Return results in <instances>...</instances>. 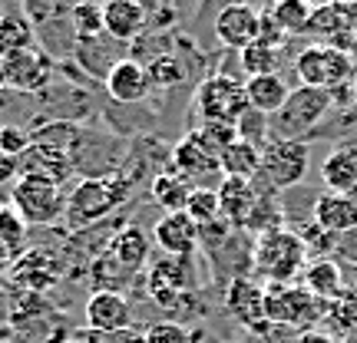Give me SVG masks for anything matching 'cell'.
Wrapping results in <instances>:
<instances>
[{
  "mask_svg": "<svg viewBox=\"0 0 357 343\" xmlns=\"http://www.w3.org/2000/svg\"><path fill=\"white\" fill-rule=\"evenodd\" d=\"M129 191H132V178L126 172H106V175H89L79 178L66 195V221L70 228H89L102 218H109L126 205Z\"/></svg>",
  "mask_w": 357,
  "mask_h": 343,
  "instance_id": "cell-1",
  "label": "cell"
},
{
  "mask_svg": "<svg viewBox=\"0 0 357 343\" xmlns=\"http://www.w3.org/2000/svg\"><path fill=\"white\" fill-rule=\"evenodd\" d=\"M307 261L311 255L305 248V238L284 225L258 234L255 248H252V267L255 274L265 278V284H298Z\"/></svg>",
  "mask_w": 357,
  "mask_h": 343,
  "instance_id": "cell-2",
  "label": "cell"
},
{
  "mask_svg": "<svg viewBox=\"0 0 357 343\" xmlns=\"http://www.w3.org/2000/svg\"><path fill=\"white\" fill-rule=\"evenodd\" d=\"M334 109V93L311 86H294L278 113L268 119V142H307Z\"/></svg>",
  "mask_w": 357,
  "mask_h": 343,
  "instance_id": "cell-3",
  "label": "cell"
},
{
  "mask_svg": "<svg viewBox=\"0 0 357 343\" xmlns=\"http://www.w3.org/2000/svg\"><path fill=\"white\" fill-rule=\"evenodd\" d=\"M195 113L199 122H215V126L238 129L248 115V96H245V79H235L229 73H212L195 86Z\"/></svg>",
  "mask_w": 357,
  "mask_h": 343,
  "instance_id": "cell-4",
  "label": "cell"
},
{
  "mask_svg": "<svg viewBox=\"0 0 357 343\" xmlns=\"http://www.w3.org/2000/svg\"><path fill=\"white\" fill-rule=\"evenodd\" d=\"M294 77L301 79V86L337 93V89H344L354 83L357 66L347 50L307 43V47H301V53L294 56Z\"/></svg>",
  "mask_w": 357,
  "mask_h": 343,
  "instance_id": "cell-5",
  "label": "cell"
},
{
  "mask_svg": "<svg viewBox=\"0 0 357 343\" xmlns=\"http://www.w3.org/2000/svg\"><path fill=\"white\" fill-rule=\"evenodd\" d=\"M10 208L20 215L26 228L53 225L66 212V191L43 175H20L10 189Z\"/></svg>",
  "mask_w": 357,
  "mask_h": 343,
  "instance_id": "cell-6",
  "label": "cell"
},
{
  "mask_svg": "<svg viewBox=\"0 0 357 343\" xmlns=\"http://www.w3.org/2000/svg\"><path fill=\"white\" fill-rule=\"evenodd\" d=\"M328 304L301 287V284H265V317L268 324H284L294 330H307L324 317Z\"/></svg>",
  "mask_w": 357,
  "mask_h": 343,
  "instance_id": "cell-7",
  "label": "cell"
},
{
  "mask_svg": "<svg viewBox=\"0 0 357 343\" xmlns=\"http://www.w3.org/2000/svg\"><path fill=\"white\" fill-rule=\"evenodd\" d=\"M307 168H311L307 142H268L261 149V172L255 182L271 191H284L301 185Z\"/></svg>",
  "mask_w": 357,
  "mask_h": 343,
  "instance_id": "cell-8",
  "label": "cell"
},
{
  "mask_svg": "<svg viewBox=\"0 0 357 343\" xmlns=\"http://www.w3.org/2000/svg\"><path fill=\"white\" fill-rule=\"evenodd\" d=\"M192 291H195L192 257H185V261H178V257H159V261L149 264L146 294H149L153 304H159L162 310H178Z\"/></svg>",
  "mask_w": 357,
  "mask_h": 343,
  "instance_id": "cell-9",
  "label": "cell"
},
{
  "mask_svg": "<svg viewBox=\"0 0 357 343\" xmlns=\"http://www.w3.org/2000/svg\"><path fill=\"white\" fill-rule=\"evenodd\" d=\"M60 278H63V257H56L47 248H26L24 255L7 267L10 287H17L20 294H33V297L53 291L60 284Z\"/></svg>",
  "mask_w": 357,
  "mask_h": 343,
  "instance_id": "cell-10",
  "label": "cell"
},
{
  "mask_svg": "<svg viewBox=\"0 0 357 343\" xmlns=\"http://www.w3.org/2000/svg\"><path fill=\"white\" fill-rule=\"evenodd\" d=\"M225 310L252 333H268V327H271L265 317V287L258 280H252L248 274H238V278L229 280Z\"/></svg>",
  "mask_w": 357,
  "mask_h": 343,
  "instance_id": "cell-11",
  "label": "cell"
},
{
  "mask_svg": "<svg viewBox=\"0 0 357 343\" xmlns=\"http://www.w3.org/2000/svg\"><path fill=\"white\" fill-rule=\"evenodd\" d=\"M258 20H261V10L252 7V3H229L215 13V40L225 47V50L242 53L245 47H252L258 40Z\"/></svg>",
  "mask_w": 357,
  "mask_h": 343,
  "instance_id": "cell-12",
  "label": "cell"
},
{
  "mask_svg": "<svg viewBox=\"0 0 357 343\" xmlns=\"http://www.w3.org/2000/svg\"><path fill=\"white\" fill-rule=\"evenodd\" d=\"M0 73H3V86L20 89V93H37L50 83V56L40 47L13 53L7 60H0Z\"/></svg>",
  "mask_w": 357,
  "mask_h": 343,
  "instance_id": "cell-13",
  "label": "cell"
},
{
  "mask_svg": "<svg viewBox=\"0 0 357 343\" xmlns=\"http://www.w3.org/2000/svg\"><path fill=\"white\" fill-rule=\"evenodd\" d=\"M20 175H43L56 182V185H63L66 178L73 175V159L53 139H37L33 136L30 149L20 155Z\"/></svg>",
  "mask_w": 357,
  "mask_h": 343,
  "instance_id": "cell-14",
  "label": "cell"
},
{
  "mask_svg": "<svg viewBox=\"0 0 357 343\" xmlns=\"http://www.w3.org/2000/svg\"><path fill=\"white\" fill-rule=\"evenodd\" d=\"M153 241L155 248L166 257H178L185 261L199 251V228L185 212H176V215H162L153 225Z\"/></svg>",
  "mask_w": 357,
  "mask_h": 343,
  "instance_id": "cell-15",
  "label": "cell"
},
{
  "mask_svg": "<svg viewBox=\"0 0 357 343\" xmlns=\"http://www.w3.org/2000/svg\"><path fill=\"white\" fill-rule=\"evenodd\" d=\"M102 83H106V93H109L116 102H123V106L146 102L149 93H153V83H149L146 66H142L139 60H129V56L126 60H116Z\"/></svg>",
  "mask_w": 357,
  "mask_h": 343,
  "instance_id": "cell-16",
  "label": "cell"
},
{
  "mask_svg": "<svg viewBox=\"0 0 357 343\" xmlns=\"http://www.w3.org/2000/svg\"><path fill=\"white\" fill-rule=\"evenodd\" d=\"M86 330H129L132 327V307L123 294L116 291H93L86 301Z\"/></svg>",
  "mask_w": 357,
  "mask_h": 343,
  "instance_id": "cell-17",
  "label": "cell"
},
{
  "mask_svg": "<svg viewBox=\"0 0 357 343\" xmlns=\"http://www.w3.org/2000/svg\"><path fill=\"white\" fill-rule=\"evenodd\" d=\"M301 287L311 297H318L321 304H334L351 294V287H344V267L334 257H311L301 274Z\"/></svg>",
  "mask_w": 357,
  "mask_h": 343,
  "instance_id": "cell-18",
  "label": "cell"
},
{
  "mask_svg": "<svg viewBox=\"0 0 357 343\" xmlns=\"http://www.w3.org/2000/svg\"><path fill=\"white\" fill-rule=\"evenodd\" d=\"M314 225L324 234H354L357 231V195L324 191L314 198Z\"/></svg>",
  "mask_w": 357,
  "mask_h": 343,
  "instance_id": "cell-19",
  "label": "cell"
},
{
  "mask_svg": "<svg viewBox=\"0 0 357 343\" xmlns=\"http://www.w3.org/2000/svg\"><path fill=\"white\" fill-rule=\"evenodd\" d=\"M215 195H218V212H222V218H225L235 231H245V225H248V218H252V212H255V205H258L255 185H252V182H242V178H222Z\"/></svg>",
  "mask_w": 357,
  "mask_h": 343,
  "instance_id": "cell-20",
  "label": "cell"
},
{
  "mask_svg": "<svg viewBox=\"0 0 357 343\" xmlns=\"http://www.w3.org/2000/svg\"><path fill=\"white\" fill-rule=\"evenodd\" d=\"M149 24V10L142 7L139 0H109L102 3V30L113 40H136Z\"/></svg>",
  "mask_w": 357,
  "mask_h": 343,
  "instance_id": "cell-21",
  "label": "cell"
},
{
  "mask_svg": "<svg viewBox=\"0 0 357 343\" xmlns=\"http://www.w3.org/2000/svg\"><path fill=\"white\" fill-rule=\"evenodd\" d=\"M305 37L311 43H321V47H337V50L351 53V43H354V33L347 30V24L337 13V3H321L311 10V20H307Z\"/></svg>",
  "mask_w": 357,
  "mask_h": 343,
  "instance_id": "cell-22",
  "label": "cell"
},
{
  "mask_svg": "<svg viewBox=\"0 0 357 343\" xmlns=\"http://www.w3.org/2000/svg\"><path fill=\"white\" fill-rule=\"evenodd\" d=\"M106 255L113 257L123 271H129L136 278V271H142V267L149 264V234L139 225H126V228H119L113 234Z\"/></svg>",
  "mask_w": 357,
  "mask_h": 343,
  "instance_id": "cell-23",
  "label": "cell"
},
{
  "mask_svg": "<svg viewBox=\"0 0 357 343\" xmlns=\"http://www.w3.org/2000/svg\"><path fill=\"white\" fill-rule=\"evenodd\" d=\"M321 182L334 195H357V149L337 145L321 162Z\"/></svg>",
  "mask_w": 357,
  "mask_h": 343,
  "instance_id": "cell-24",
  "label": "cell"
},
{
  "mask_svg": "<svg viewBox=\"0 0 357 343\" xmlns=\"http://www.w3.org/2000/svg\"><path fill=\"white\" fill-rule=\"evenodd\" d=\"M245 96H248V109H252V113L271 119V115L284 106V99L291 96V86L284 83L281 73H271V77L245 79Z\"/></svg>",
  "mask_w": 357,
  "mask_h": 343,
  "instance_id": "cell-25",
  "label": "cell"
},
{
  "mask_svg": "<svg viewBox=\"0 0 357 343\" xmlns=\"http://www.w3.org/2000/svg\"><path fill=\"white\" fill-rule=\"evenodd\" d=\"M37 47V24L24 10H3L0 13V60L13 53H24Z\"/></svg>",
  "mask_w": 357,
  "mask_h": 343,
  "instance_id": "cell-26",
  "label": "cell"
},
{
  "mask_svg": "<svg viewBox=\"0 0 357 343\" xmlns=\"http://www.w3.org/2000/svg\"><path fill=\"white\" fill-rule=\"evenodd\" d=\"M218 172L222 178H242V182H255L261 172V149L245 139H235L218 159Z\"/></svg>",
  "mask_w": 357,
  "mask_h": 343,
  "instance_id": "cell-27",
  "label": "cell"
},
{
  "mask_svg": "<svg viewBox=\"0 0 357 343\" xmlns=\"http://www.w3.org/2000/svg\"><path fill=\"white\" fill-rule=\"evenodd\" d=\"M172 172L182 178H189L192 185H195V178L202 175H212V172H218V162L212 159V155H205L195 142L189 139V136H182V139L172 145Z\"/></svg>",
  "mask_w": 357,
  "mask_h": 343,
  "instance_id": "cell-28",
  "label": "cell"
},
{
  "mask_svg": "<svg viewBox=\"0 0 357 343\" xmlns=\"http://www.w3.org/2000/svg\"><path fill=\"white\" fill-rule=\"evenodd\" d=\"M195 191L189 178L176 175V172H159L153 178V185H149V195H153V202L166 212V215H176V212H185V205H189V195Z\"/></svg>",
  "mask_w": 357,
  "mask_h": 343,
  "instance_id": "cell-29",
  "label": "cell"
},
{
  "mask_svg": "<svg viewBox=\"0 0 357 343\" xmlns=\"http://www.w3.org/2000/svg\"><path fill=\"white\" fill-rule=\"evenodd\" d=\"M24 238H26V225L20 221V215L13 212L10 205H0V271H7L26 251Z\"/></svg>",
  "mask_w": 357,
  "mask_h": 343,
  "instance_id": "cell-30",
  "label": "cell"
},
{
  "mask_svg": "<svg viewBox=\"0 0 357 343\" xmlns=\"http://www.w3.org/2000/svg\"><path fill=\"white\" fill-rule=\"evenodd\" d=\"M281 53H284V50H278V47H268V43L255 40L252 47H245V50L238 53V66H242V73H245L248 79H255V77H271V73H278Z\"/></svg>",
  "mask_w": 357,
  "mask_h": 343,
  "instance_id": "cell-31",
  "label": "cell"
},
{
  "mask_svg": "<svg viewBox=\"0 0 357 343\" xmlns=\"http://www.w3.org/2000/svg\"><path fill=\"white\" fill-rule=\"evenodd\" d=\"M311 10L314 7H307L305 0H278V3H271L268 13H271V20L284 30V37H305L307 30V20H311Z\"/></svg>",
  "mask_w": 357,
  "mask_h": 343,
  "instance_id": "cell-32",
  "label": "cell"
},
{
  "mask_svg": "<svg viewBox=\"0 0 357 343\" xmlns=\"http://www.w3.org/2000/svg\"><path fill=\"white\" fill-rule=\"evenodd\" d=\"M205 155H212V159H222V152L229 149L231 142L238 139V129H229V126H215V122H199V126H192L185 132Z\"/></svg>",
  "mask_w": 357,
  "mask_h": 343,
  "instance_id": "cell-33",
  "label": "cell"
},
{
  "mask_svg": "<svg viewBox=\"0 0 357 343\" xmlns=\"http://www.w3.org/2000/svg\"><path fill=\"white\" fill-rule=\"evenodd\" d=\"M146 73H149L153 89H176L185 79V66L178 63V56H172V53H159L153 63L146 66Z\"/></svg>",
  "mask_w": 357,
  "mask_h": 343,
  "instance_id": "cell-34",
  "label": "cell"
},
{
  "mask_svg": "<svg viewBox=\"0 0 357 343\" xmlns=\"http://www.w3.org/2000/svg\"><path fill=\"white\" fill-rule=\"evenodd\" d=\"M185 215L195 221V228L218 221V218H222V212H218L215 189H202V185H195V191L189 195V205H185Z\"/></svg>",
  "mask_w": 357,
  "mask_h": 343,
  "instance_id": "cell-35",
  "label": "cell"
},
{
  "mask_svg": "<svg viewBox=\"0 0 357 343\" xmlns=\"http://www.w3.org/2000/svg\"><path fill=\"white\" fill-rule=\"evenodd\" d=\"M70 20H73V30H77L79 40H93L106 33L102 30V7L100 3H77L73 10H70Z\"/></svg>",
  "mask_w": 357,
  "mask_h": 343,
  "instance_id": "cell-36",
  "label": "cell"
},
{
  "mask_svg": "<svg viewBox=\"0 0 357 343\" xmlns=\"http://www.w3.org/2000/svg\"><path fill=\"white\" fill-rule=\"evenodd\" d=\"M231 234H235V228H231L225 218H218V221H212V225H202V228H199V248L208 251V255H215L218 248L229 244Z\"/></svg>",
  "mask_w": 357,
  "mask_h": 343,
  "instance_id": "cell-37",
  "label": "cell"
},
{
  "mask_svg": "<svg viewBox=\"0 0 357 343\" xmlns=\"http://www.w3.org/2000/svg\"><path fill=\"white\" fill-rule=\"evenodd\" d=\"M142 343H189V330L176 320H162L142 330Z\"/></svg>",
  "mask_w": 357,
  "mask_h": 343,
  "instance_id": "cell-38",
  "label": "cell"
},
{
  "mask_svg": "<svg viewBox=\"0 0 357 343\" xmlns=\"http://www.w3.org/2000/svg\"><path fill=\"white\" fill-rule=\"evenodd\" d=\"M33 136H26L24 129L17 126H0V155H10V159H20V155L30 149Z\"/></svg>",
  "mask_w": 357,
  "mask_h": 343,
  "instance_id": "cell-39",
  "label": "cell"
},
{
  "mask_svg": "<svg viewBox=\"0 0 357 343\" xmlns=\"http://www.w3.org/2000/svg\"><path fill=\"white\" fill-rule=\"evenodd\" d=\"M79 343H142V330H113V333H102V330H83L77 337Z\"/></svg>",
  "mask_w": 357,
  "mask_h": 343,
  "instance_id": "cell-40",
  "label": "cell"
},
{
  "mask_svg": "<svg viewBox=\"0 0 357 343\" xmlns=\"http://www.w3.org/2000/svg\"><path fill=\"white\" fill-rule=\"evenodd\" d=\"M20 178V159H10V155H0V189L10 185Z\"/></svg>",
  "mask_w": 357,
  "mask_h": 343,
  "instance_id": "cell-41",
  "label": "cell"
},
{
  "mask_svg": "<svg viewBox=\"0 0 357 343\" xmlns=\"http://www.w3.org/2000/svg\"><path fill=\"white\" fill-rule=\"evenodd\" d=\"M337 13H341V20L347 24V30L357 37V3H337Z\"/></svg>",
  "mask_w": 357,
  "mask_h": 343,
  "instance_id": "cell-42",
  "label": "cell"
},
{
  "mask_svg": "<svg viewBox=\"0 0 357 343\" xmlns=\"http://www.w3.org/2000/svg\"><path fill=\"white\" fill-rule=\"evenodd\" d=\"M301 343H334V340L328 337V333H305V337H301Z\"/></svg>",
  "mask_w": 357,
  "mask_h": 343,
  "instance_id": "cell-43",
  "label": "cell"
},
{
  "mask_svg": "<svg viewBox=\"0 0 357 343\" xmlns=\"http://www.w3.org/2000/svg\"><path fill=\"white\" fill-rule=\"evenodd\" d=\"M351 60H354V66H357V37H354V43H351Z\"/></svg>",
  "mask_w": 357,
  "mask_h": 343,
  "instance_id": "cell-44",
  "label": "cell"
},
{
  "mask_svg": "<svg viewBox=\"0 0 357 343\" xmlns=\"http://www.w3.org/2000/svg\"><path fill=\"white\" fill-rule=\"evenodd\" d=\"M351 294L357 297V267H354V278H351Z\"/></svg>",
  "mask_w": 357,
  "mask_h": 343,
  "instance_id": "cell-45",
  "label": "cell"
},
{
  "mask_svg": "<svg viewBox=\"0 0 357 343\" xmlns=\"http://www.w3.org/2000/svg\"><path fill=\"white\" fill-rule=\"evenodd\" d=\"M341 343H357V330L351 333V337H344V340H341Z\"/></svg>",
  "mask_w": 357,
  "mask_h": 343,
  "instance_id": "cell-46",
  "label": "cell"
},
{
  "mask_svg": "<svg viewBox=\"0 0 357 343\" xmlns=\"http://www.w3.org/2000/svg\"><path fill=\"white\" fill-rule=\"evenodd\" d=\"M351 86H354V96H357V77H354V83H351Z\"/></svg>",
  "mask_w": 357,
  "mask_h": 343,
  "instance_id": "cell-47",
  "label": "cell"
},
{
  "mask_svg": "<svg viewBox=\"0 0 357 343\" xmlns=\"http://www.w3.org/2000/svg\"><path fill=\"white\" fill-rule=\"evenodd\" d=\"M0 86H3V73H0Z\"/></svg>",
  "mask_w": 357,
  "mask_h": 343,
  "instance_id": "cell-48",
  "label": "cell"
},
{
  "mask_svg": "<svg viewBox=\"0 0 357 343\" xmlns=\"http://www.w3.org/2000/svg\"><path fill=\"white\" fill-rule=\"evenodd\" d=\"M0 13H3V10H0Z\"/></svg>",
  "mask_w": 357,
  "mask_h": 343,
  "instance_id": "cell-49",
  "label": "cell"
}]
</instances>
